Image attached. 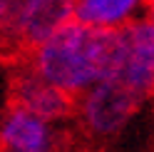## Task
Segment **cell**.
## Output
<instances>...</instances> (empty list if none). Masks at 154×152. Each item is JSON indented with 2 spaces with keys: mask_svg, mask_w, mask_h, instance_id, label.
Wrapping results in <instances>:
<instances>
[{
  "mask_svg": "<svg viewBox=\"0 0 154 152\" xmlns=\"http://www.w3.org/2000/svg\"><path fill=\"white\" fill-rule=\"evenodd\" d=\"M114 58V30L67 20L27 52V68L75 100L97 80L107 78Z\"/></svg>",
  "mask_w": 154,
  "mask_h": 152,
  "instance_id": "obj_1",
  "label": "cell"
},
{
  "mask_svg": "<svg viewBox=\"0 0 154 152\" xmlns=\"http://www.w3.org/2000/svg\"><path fill=\"white\" fill-rule=\"evenodd\" d=\"M107 78L132 90L142 102L154 95V20L139 15L114 30V58Z\"/></svg>",
  "mask_w": 154,
  "mask_h": 152,
  "instance_id": "obj_2",
  "label": "cell"
},
{
  "mask_svg": "<svg viewBox=\"0 0 154 152\" xmlns=\"http://www.w3.org/2000/svg\"><path fill=\"white\" fill-rule=\"evenodd\" d=\"M72 5L75 0H13L0 25V50L27 55L72 20Z\"/></svg>",
  "mask_w": 154,
  "mask_h": 152,
  "instance_id": "obj_3",
  "label": "cell"
},
{
  "mask_svg": "<svg viewBox=\"0 0 154 152\" xmlns=\"http://www.w3.org/2000/svg\"><path fill=\"white\" fill-rule=\"evenodd\" d=\"M77 117L85 132L92 137H114L142 105V100L112 78H102L77 95Z\"/></svg>",
  "mask_w": 154,
  "mask_h": 152,
  "instance_id": "obj_4",
  "label": "cell"
},
{
  "mask_svg": "<svg viewBox=\"0 0 154 152\" xmlns=\"http://www.w3.org/2000/svg\"><path fill=\"white\" fill-rule=\"evenodd\" d=\"M13 100L17 107H23L32 115L42 117L47 122H60L72 112L75 100L60 87H55L52 82H47L40 78L35 70L25 68L20 75L15 78L13 85Z\"/></svg>",
  "mask_w": 154,
  "mask_h": 152,
  "instance_id": "obj_5",
  "label": "cell"
},
{
  "mask_svg": "<svg viewBox=\"0 0 154 152\" xmlns=\"http://www.w3.org/2000/svg\"><path fill=\"white\" fill-rule=\"evenodd\" d=\"M57 142L55 122L32 115L13 105L0 125V150H23V152H52Z\"/></svg>",
  "mask_w": 154,
  "mask_h": 152,
  "instance_id": "obj_6",
  "label": "cell"
},
{
  "mask_svg": "<svg viewBox=\"0 0 154 152\" xmlns=\"http://www.w3.org/2000/svg\"><path fill=\"white\" fill-rule=\"evenodd\" d=\"M144 0H75L72 17L102 30H119L139 17Z\"/></svg>",
  "mask_w": 154,
  "mask_h": 152,
  "instance_id": "obj_7",
  "label": "cell"
},
{
  "mask_svg": "<svg viewBox=\"0 0 154 152\" xmlns=\"http://www.w3.org/2000/svg\"><path fill=\"white\" fill-rule=\"evenodd\" d=\"M144 17H149V20H154V0H144V8H142Z\"/></svg>",
  "mask_w": 154,
  "mask_h": 152,
  "instance_id": "obj_8",
  "label": "cell"
},
{
  "mask_svg": "<svg viewBox=\"0 0 154 152\" xmlns=\"http://www.w3.org/2000/svg\"><path fill=\"white\" fill-rule=\"evenodd\" d=\"M10 5H13V0H0V25H3L8 10H10Z\"/></svg>",
  "mask_w": 154,
  "mask_h": 152,
  "instance_id": "obj_9",
  "label": "cell"
},
{
  "mask_svg": "<svg viewBox=\"0 0 154 152\" xmlns=\"http://www.w3.org/2000/svg\"><path fill=\"white\" fill-rule=\"evenodd\" d=\"M0 152H23V150H0Z\"/></svg>",
  "mask_w": 154,
  "mask_h": 152,
  "instance_id": "obj_10",
  "label": "cell"
}]
</instances>
